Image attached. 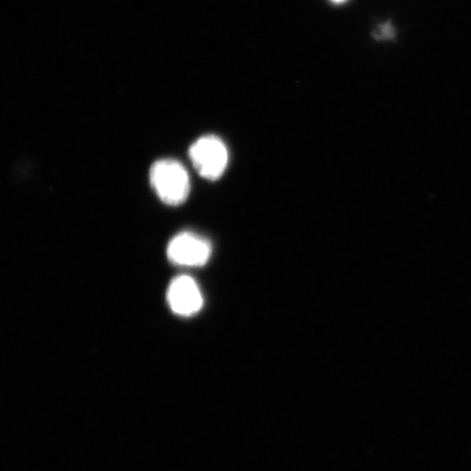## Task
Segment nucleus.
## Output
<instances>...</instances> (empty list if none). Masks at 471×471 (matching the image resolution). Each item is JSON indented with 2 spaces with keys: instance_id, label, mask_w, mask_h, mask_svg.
Listing matches in <instances>:
<instances>
[{
  "instance_id": "1",
  "label": "nucleus",
  "mask_w": 471,
  "mask_h": 471,
  "mask_svg": "<svg viewBox=\"0 0 471 471\" xmlns=\"http://www.w3.org/2000/svg\"><path fill=\"white\" fill-rule=\"evenodd\" d=\"M150 181L164 204L176 206L187 200L190 192V179L185 167L175 159H161L153 164Z\"/></svg>"
},
{
  "instance_id": "3",
  "label": "nucleus",
  "mask_w": 471,
  "mask_h": 471,
  "mask_svg": "<svg viewBox=\"0 0 471 471\" xmlns=\"http://www.w3.org/2000/svg\"><path fill=\"white\" fill-rule=\"evenodd\" d=\"M211 252V243L192 233L177 235L167 248L169 260L181 266H204L209 261Z\"/></svg>"
},
{
  "instance_id": "2",
  "label": "nucleus",
  "mask_w": 471,
  "mask_h": 471,
  "mask_svg": "<svg viewBox=\"0 0 471 471\" xmlns=\"http://www.w3.org/2000/svg\"><path fill=\"white\" fill-rule=\"evenodd\" d=\"M189 157L199 175L214 181L223 176L228 164V150L219 136L205 135L191 145Z\"/></svg>"
},
{
  "instance_id": "5",
  "label": "nucleus",
  "mask_w": 471,
  "mask_h": 471,
  "mask_svg": "<svg viewBox=\"0 0 471 471\" xmlns=\"http://www.w3.org/2000/svg\"><path fill=\"white\" fill-rule=\"evenodd\" d=\"M333 2L341 4V3L346 2V0H333Z\"/></svg>"
},
{
  "instance_id": "4",
  "label": "nucleus",
  "mask_w": 471,
  "mask_h": 471,
  "mask_svg": "<svg viewBox=\"0 0 471 471\" xmlns=\"http://www.w3.org/2000/svg\"><path fill=\"white\" fill-rule=\"evenodd\" d=\"M167 301L174 313L191 317L204 305V296L192 277L182 275L176 277L169 285Z\"/></svg>"
}]
</instances>
